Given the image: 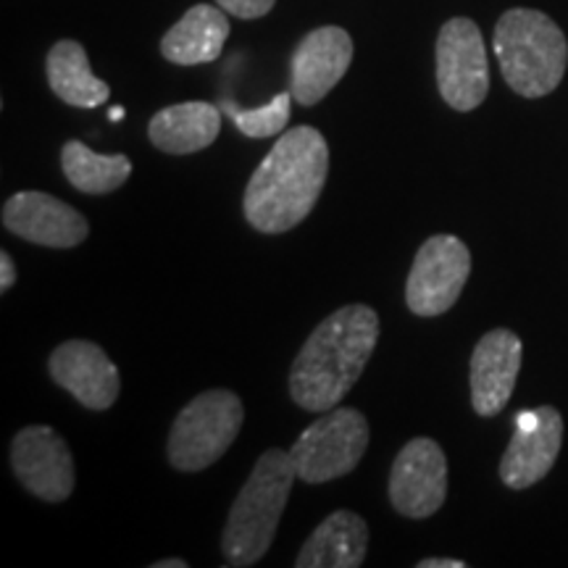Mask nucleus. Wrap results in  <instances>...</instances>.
<instances>
[{
  "label": "nucleus",
  "instance_id": "obj_17",
  "mask_svg": "<svg viewBox=\"0 0 568 568\" xmlns=\"http://www.w3.org/2000/svg\"><path fill=\"white\" fill-rule=\"evenodd\" d=\"M222 132V109L205 101L169 105L148 124V138L169 155H190L213 145Z\"/></svg>",
  "mask_w": 568,
  "mask_h": 568
},
{
  "label": "nucleus",
  "instance_id": "obj_21",
  "mask_svg": "<svg viewBox=\"0 0 568 568\" xmlns=\"http://www.w3.org/2000/svg\"><path fill=\"white\" fill-rule=\"evenodd\" d=\"M293 92H280L274 95L266 105H258V109H240L237 103L232 101H219V109H222L224 116H230L234 126L245 134V138L261 140V138H274V134L284 132V126L290 122V103H293Z\"/></svg>",
  "mask_w": 568,
  "mask_h": 568
},
{
  "label": "nucleus",
  "instance_id": "obj_13",
  "mask_svg": "<svg viewBox=\"0 0 568 568\" xmlns=\"http://www.w3.org/2000/svg\"><path fill=\"white\" fill-rule=\"evenodd\" d=\"M3 226L27 243L45 247H77L90 234L88 219L74 205L34 190L6 201Z\"/></svg>",
  "mask_w": 568,
  "mask_h": 568
},
{
  "label": "nucleus",
  "instance_id": "obj_15",
  "mask_svg": "<svg viewBox=\"0 0 568 568\" xmlns=\"http://www.w3.org/2000/svg\"><path fill=\"white\" fill-rule=\"evenodd\" d=\"M524 345L516 332L493 329L471 355V406L479 416H497L514 395Z\"/></svg>",
  "mask_w": 568,
  "mask_h": 568
},
{
  "label": "nucleus",
  "instance_id": "obj_1",
  "mask_svg": "<svg viewBox=\"0 0 568 568\" xmlns=\"http://www.w3.org/2000/svg\"><path fill=\"white\" fill-rule=\"evenodd\" d=\"M329 174V148L314 126L284 132L247 182L243 209L253 230L282 234L305 222Z\"/></svg>",
  "mask_w": 568,
  "mask_h": 568
},
{
  "label": "nucleus",
  "instance_id": "obj_6",
  "mask_svg": "<svg viewBox=\"0 0 568 568\" xmlns=\"http://www.w3.org/2000/svg\"><path fill=\"white\" fill-rule=\"evenodd\" d=\"M368 447V422L355 408H332L290 447L297 479L322 485L351 474Z\"/></svg>",
  "mask_w": 568,
  "mask_h": 568
},
{
  "label": "nucleus",
  "instance_id": "obj_3",
  "mask_svg": "<svg viewBox=\"0 0 568 568\" xmlns=\"http://www.w3.org/2000/svg\"><path fill=\"white\" fill-rule=\"evenodd\" d=\"M297 479L290 450L272 447L255 460L251 477L232 503L222 535V550L230 566H253L272 548L280 529L290 489Z\"/></svg>",
  "mask_w": 568,
  "mask_h": 568
},
{
  "label": "nucleus",
  "instance_id": "obj_2",
  "mask_svg": "<svg viewBox=\"0 0 568 568\" xmlns=\"http://www.w3.org/2000/svg\"><path fill=\"white\" fill-rule=\"evenodd\" d=\"M379 339V316L368 305L337 308L311 332L290 372V395L303 410L326 414L361 379Z\"/></svg>",
  "mask_w": 568,
  "mask_h": 568
},
{
  "label": "nucleus",
  "instance_id": "obj_4",
  "mask_svg": "<svg viewBox=\"0 0 568 568\" xmlns=\"http://www.w3.org/2000/svg\"><path fill=\"white\" fill-rule=\"evenodd\" d=\"M495 55L503 80L521 98H545L564 82L568 42L548 13L510 9L495 24Z\"/></svg>",
  "mask_w": 568,
  "mask_h": 568
},
{
  "label": "nucleus",
  "instance_id": "obj_10",
  "mask_svg": "<svg viewBox=\"0 0 568 568\" xmlns=\"http://www.w3.org/2000/svg\"><path fill=\"white\" fill-rule=\"evenodd\" d=\"M11 466L17 479L34 497L61 503L74 493V458L51 426H27L11 443Z\"/></svg>",
  "mask_w": 568,
  "mask_h": 568
},
{
  "label": "nucleus",
  "instance_id": "obj_16",
  "mask_svg": "<svg viewBox=\"0 0 568 568\" xmlns=\"http://www.w3.org/2000/svg\"><path fill=\"white\" fill-rule=\"evenodd\" d=\"M230 38V19L222 6L197 3L163 34L161 55L176 67L216 61Z\"/></svg>",
  "mask_w": 568,
  "mask_h": 568
},
{
  "label": "nucleus",
  "instance_id": "obj_24",
  "mask_svg": "<svg viewBox=\"0 0 568 568\" xmlns=\"http://www.w3.org/2000/svg\"><path fill=\"white\" fill-rule=\"evenodd\" d=\"M466 564L458 558H426L418 560V568H464Z\"/></svg>",
  "mask_w": 568,
  "mask_h": 568
},
{
  "label": "nucleus",
  "instance_id": "obj_14",
  "mask_svg": "<svg viewBox=\"0 0 568 568\" xmlns=\"http://www.w3.org/2000/svg\"><path fill=\"white\" fill-rule=\"evenodd\" d=\"M48 372L55 385H61L90 410H109L122 389L116 364L103 353L101 345L90 339L61 343L48 361Z\"/></svg>",
  "mask_w": 568,
  "mask_h": 568
},
{
  "label": "nucleus",
  "instance_id": "obj_18",
  "mask_svg": "<svg viewBox=\"0 0 568 568\" xmlns=\"http://www.w3.org/2000/svg\"><path fill=\"white\" fill-rule=\"evenodd\" d=\"M368 527L353 510H335L297 552V568H358L366 560Z\"/></svg>",
  "mask_w": 568,
  "mask_h": 568
},
{
  "label": "nucleus",
  "instance_id": "obj_5",
  "mask_svg": "<svg viewBox=\"0 0 568 568\" xmlns=\"http://www.w3.org/2000/svg\"><path fill=\"white\" fill-rule=\"evenodd\" d=\"M243 422V400L230 389H209L193 397L169 432V460L176 471H203L230 450Z\"/></svg>",
  "mask_w": 568,
  "mask_h": 568
},
{
  "label": "nucleus",
  "instance_id": "obj_8",
  "mask_svg": "<svg viewBox=\"0 0 568 568\" xmlns=\"http://www.w3.org/2000/svg\"><path fill=\"white\" fill-rule=\"evenodd\" d=\"M471 274V253L453 234H435L418 247L406 284V303L416 316L432 318L450 311Z\"/></svg>",
  "mask_w": 568,
  "mask_h": 568
},
{
  "label": "nucleus",
  "instance_id": "obj_26",
  "mask_svg": "<svg viewBox=\"0 0 568 568\" xmlns=\"http://www.w3.org/2000/svg\"><path fill=\"white\" fill-rule=\"evenodd\" d=\"M111 119H113V122H122L124 109H111Z\"/></svg>",
  "mask_w": 568,
  "mask_h": 568
},
{
  "label": "nucleus",
  "instance_id": "obj_9",
  "mask_svg": "<svg viewBox=\"0 0 568 568\" xmlns=\"http://www.w3.org/2000/svg\"><path fill=\"white\" fill-rule=\"evenodd\" d=\"M447 497V460L429 437H416L397 453L389 471V503L400 516L426 518L443 508Z\"/></svg>",
  "mask_w": 568,
  "mask_h": 568
},
{
  "label": "nucleus",
  "instance_id": "obj_7",
  "mask_svg": "<svg viewBox=\"0 0 568 568\" xmlns=\"http://www.w3.org/2000/svg\"><path fill=\"white\" fill-rule=\"evenodd\" d=\"M437 88L453 111L468 113L485 103L489 92L487 48L471 19L456 17L439 30Z\"/></svg>",
  "mask_w": 568,
  "mask_h": 568
},
{
  "label": "nucleus",
  "instance_id": "obj_22",
  "mask_svg": "<svg viewBox=\"0 0 568 568\" xmlns=\"http://www.w3.org/2000/svg\"><path fill=\"white\" fill-rule=\"evenodd\" d=\"M276 0H216L226 13L237 19H261L274 9Z\"/></svg>",
  "mask_w": 568,
  "mask_h": 568
},
{
  "label": "nucleus",
  "instance_id": "obj_12",
  "mask_svg": "<svg viewBox=\"0 0 568 568\" xmlns=\"http://www.w3.org/2000/svg\"><path fill=\"white\" fill-rule=\"evenodd\" d=\"M351 63V34L335 24L318 27L297 42L290 61V92L301 105H316L343 80Z\"/></svg>",
  "mask_w": 568,
  "mask_h": 568
},
{
  "label": "nucleus",
  "instance_id": "obj_20",
  "mask_svg": "<svg viewBox=\"0 0 568 568\" xmlns=\"http://www.w3.org/2000/svg\"><path fill=\"white\" fill-rule=\"evenodd\" d=\"M61 169L80 193L109 195L130 180L132 161L126 155H101L80 140H69L61 151Z\"/></svg>",
  "mask_w": 568,
  "mask_h": 568
},
{
  "label": "nucleus",
  "instance_id": "obj_11",
  "mask_svg": "<svg viewBox=\"0 0 568 568\" xmlns=\"http://www.w3.org/2000/svg\"><path fill=\"white\" fill-rule=\"evenodd\" d=\"M506 456L500 460V479L510 489H527L542 481L556 466L564 445V418L552 406L521 410L514 418Z\"/></svg>",
  "mask_w": 568,
  "mask_h": 568
},
{
  "label": "nucleus",
  "instance_id": "obj_25",
  "mask_svg": "<svg viewBox=\"0 0 568 568\" xmlns=\"http://www.w3.org/2000/svg\"><path fill=\"white\" fill-rule=\"evenodd\" d=\"M153 568H187V560H182V558L159 560V564H153Z\"/></svg>",
  "mask_w": 568,
  "mask_h": 568
},
{
  "label": "nucleus",
  "instance_id": "obj_19",
  "mask_svg": "<svg viewBox=\"0 0 568 568\" xmlns=\"http://www.w3.org/2000/svg\"><path fill=\"white\" fill-rule=\"evenodd\" d=\"M48 84L74 109H98L109 101L111 88L90 69L88 51L77 40H59L45 59Z\"/></svg>",
  "mask_w": 568,
  "mask_h": 568
},
{
  "label": "nucleus",
  "instance_id": "obj_23",
  "mask_svg": "<svg viewBox=\"0 0 568 568\" xmlns=\"http://www.w3.org/2000/svg\"><path fill=\"white\" fill-rule=\"evenodd\" d=\"M17 282V266H13L11 255L9 253H0V293H9Z\"/></svg>",
  "mask_w": 568,
  "mask_h": 568
}]
</instances>
